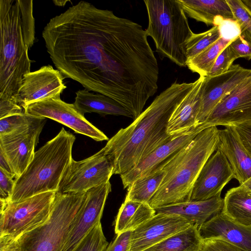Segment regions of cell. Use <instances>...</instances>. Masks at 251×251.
I'll return each mask as SVG.
<instances>
[{"instance_id": "cell-1", "label": "cell", "mask_w": 251, "mask_h": 251, "mask_svg": "<svg viewBox=\"0 0 251 251\" xmlns=\"http://www.w3.org/2000/svg\"><path fill=\"white\" fill-rule=\"evenodd\" d=\"M42 37L64 78L108 96L135 120L158 89L159 67L146 30L80 1L51 18Z\"/></svg>"}, {"instance_id": "cell-2", "label": "cell", "mask_w": 251, "mask_h": 251, "mask_svg": "<svg viewBox=\"0 0 251 251\" xmlns=\"http://www.w3.org/2000/svg\"><path fill=\"white\" fill-rule=\"evenodd\" d=\"M195 84L196 81L174 82L157 96L130 125L121 128L108 140L102 149L113 166V175L121 176L129 172L176 136L168 133L169 120Z\"/></svg>"}, {"instance_id": "cell-3", "label": "cell", "mask_w": 251, "mask_h": 251, "mask_svg": "<svg viewBox=\"0 0 251 251\" xmlns=\"http://www.w3.org/2000/svg\"><path fill=\"white\" fill-rule=\"evenodd\" d=\"M219 141L217 126H209L164 161L165 175L149 202L150 206L156 209L190 201L197 179Z\"/></svg>"}, {"instance_id": "cell-4", "label": "cell", "mask_w": 251, "mask_h": 251, "mask_svg": "<svg viewBox=\"0 0 251 251\" xmlns=\"http://www.w3.org/2000/svg\"><path fill=\"white\" fill-rule=\"evenodd\" d=\"M75 136L62 127L53 138L35 151L22 174L15 179L10 202H19L35 195L57 192L71 163Z\"/></svg>"}, {"instance_id": "cell-5", "label": "cell", "mask_w": 251, "mask_h": 251, "mask_svg": "<svg viewBox=\"0 0 251 251\" xmlns=\"http://www.w3.org/2000/svg\"><path fill=\"white\" fill-rule=\"evenodd\" d=\"M0 100H15L31 65L18 0H0Z\"/></svg>"}, {"instance_id": "cell-6", "label": "cell", "mask_w": 251, "mask_h": 251, "mask_svg": "<svg viewBox=\"0 0 251 251\" xmlns=\"http://www.w3.org/2000/svg\"><path fill=\"white\" fill-rule=\"evenodd\" d=\"M148 16V36L160 58L186 66V44L193 35L186 14L177 0H144Z\"/></svg>"}, {"instance_id": "cell-7", "label": "cell", "mask_w": 251, "mask_h": 251, "mask_svg": "<svg viewBox=\"0 0 251 251\" xmlns=\"http://www.w3.org/2000/svg\"><path fill=\"white\" fill-rule=\"evenodd\" d=\"M85 195L86 192H56L49 220L18 238L20 251H62L70 226Z\"/></svg>"}, {"instance_id": "cell-8", "label": "cell", "mask_w": 251, "mask_h": 251, "mask_svg": "<svg viewBox=\"0 0 251 251\" xmlns=\"http://www.w3.org/2000/svg\"><path fill=\"white\" fill-rule=\"evenodd\" d=\"M56 192L41 193L0 206V237L18 239L50 218Z\"/></svg>"}, {"instance_id": "cell-9", "label": "cell", "mask_w": 251, "mask_h": 251, "mask_svg": "<svg viewBox=\"0 0 251 251\" xmlns=\"http://www.w3.org/2000/svg\"><path fill=\"white\" fill-rule=\"evenodd\" d=\"M113 166L103 149L80 161L73 159L60 182L59 193H77L109 181Z\"/></svg>"}, {"instance_id": "cell-10", "label": "cell", "mask_w": 251, "mask_h": 251, "mask_svg": "<svg viewBox=\"0 0 251 251\" xmlns=\"http://www.w3.org/2000/svg\"><path fill=\"white\" fill-rule=\"evenodd\" d=\"M24 110L26 114L55 121L75 132L88 136L96 141L109 139L104 133L86 120L74 103L63 101L60 96L30 104Z\"/></svg>"}, {"instance_id": "cell-11", "label": "cell", "mask_w": 251, "mask_h": 251, "mask_svg": "<svg viewBox=\"0 0 251 251\" xmlns=\"http://www.w3.org/2000/svg\"><path fill=\"white\" fill-rule=\"evenodd\" d=\"M111 191L110 181L86 192L85 199L72 223L62 251H73L102 217L106 199Z\"/></svg>"}, {"instance_id": "cell-12", "label": "cell", "mask_w": 251, "mask_h": 251, "mask_svg": "<svg viewBox=\"0 0 251 251\" xmlns=\"http://www.w3.org/2000/svg\"><path fill=\"white\" fill-rule=\"evenodd\" d=\"M46 122V118L41 117L28 127L0 136V150L8 159L16 178L22 174L32 161Z\"/></svg>"}, {"instance_id": "cell-13", "label": "cell", "mask_w": 251, "mask_h": 251, "mask_svg": "<svg viewBox=\"0 0 251 251\" xmlns=\"http://www.w3.org/2000/svg\"><path fill=\"white\" fill-rule=\"evenodd\" d=\"M63 79L61 72L52 66H42L24 75L15 99L24 109L30 104L60 96L66 88Z\"/></svg>"}, {"instance_id": "cell-14", "label": "cell", "mask_w": 251, "mask_h": 251, "mask_svg": "<svg viewBox=\"0 0 251 251\" xmlns=\"http://www.w3.org/2000/svg\"><path fill=\"white\" fill-rule=\"evenodd\" d=\"M251 121V74L225 96L201 125L231 126Z\"/></svg>"}, {"instance_id": "cell-15", "label": "cell", "mask_w": 251, "mask_h": 251, "mask_svg": "<svg viewBox=\"0 0 251 251\" xmlns=\"http://www.w3.org/2000/svg\"><path fill=\"white\" fill-rule=\"evenodd\" d=\"M251 74V69L235 64L224 74L205 77L202 86L201 107L197 118V126L204 123L223 99Z\"/></svg>"}, {"instance_id": "cell-16", "label": "cell", "mask_w": 251, "mask_h": 251, "mask_svg": "<svg viewBox=\"0 0 251 251\" xmlns=\"http://www.w3.org/2000/svg\"><path fill=\"white\" fill-rule=\"evenodd\" d=\"M191 225L179 216L156 214L131 231L129 251H144Z\"/></svg>"}, {"instance_id": "cell-17", "label": "cell", "mask_w": 251, "mask_h": 251, "mask_svg": "<svg viewBox=\"0 0 251 251\" xmlns=\"http://www.w3.org/2000/svg\"><path fill=\"white\" fill-rule=\"evenodd\" d=\"M234 175L223 152L218 148L202 167L194 186L191 201L206 200L221 194Z\"/></svg>"}, {"instance_id": "cell-18", "label": "cell", "mask_w": 251, "mask_h": 251, "mask_svg": "<svg viewBox=\"0 0 251 251\" xmlns=\"http://www.w3.org/2000/svg\"><path fill=\"white\" fill-rule=\"evenodd\" d=\"M205 128L203 126L200 125L176 136L157 148L129 172L120 176L124 188H128L136 179L151 174L162 162L189 143Z\"/></svg>"}, {"instance_id": "cell-19", "label": "cell", "mask_w": 251, "mask_h": 251, "mask_svg": "<svg viewBox=\"0 0 251 251\" xmlns=\"http://www.w3.org/2000/svg\"><path fill=\"white\" fill-rule=\"evenodd\" d=\"M199 230L202 239L218 238L243 251H251V227L232 221L222 212L205 222Z\"/></svg>"}, {"instance_id": "cell-20", "label": "cell", "mask_w": 251, "mask_h": 251, "mask_svg": "<svg viewBox=\"0 0 251 251\" xmlns=\"http://www.w3.org/2000/svg\"><path fill=\"white\" fill-rule=\"evenodd\" d=\"M219 129L217 148L225 154L233 172L234 178L240 185L251 178V155L244 147L236 134L229 126Z\"/></svg>"}, {"instance_id": "cell-21", "label": "cell", "mask_w": 251, "mask_h": 251, "mask_svg": "<svg viewBox=\"0 0 251 251\" xmlns=\"http://www.w3.org/2000/svg\"><path fill=\"white\" fill-rule=\"evenodd\" d=\"M205 77L200 76L192 91L178 105L172 113L167 126L168 133L175 136L197 127V118L200 111L202 86Z\"/></svg>"}, {"instance_id": "cell-22", "label": "cell", "mask_w": 251, "mask_h": 251, "mask_svg": "<svg viewBox=\"0 0 251 251\" xmlns=\"http://www.w3.org/2000/svg\"><path fill=\"white\" fill-rule=\"evenodd\" d=\"M224 199L221 194L210 199L199 201H189L162 206L154 209L156 214L161 213L181 217L191 225L199 228L212 215L221 212Z\"/></svg>"}, {"instance_id": "cell-23", "label": "cell", "mask_w": 251, "mask_h": 251, "mask_svg": "<svg viewBox=\"0 0 251 251\" xmlns=\"http://www.w3.org/2000/svg\"><path fill=\"white\" fill-rule=\"evenodd\" d=\"M74 104L83 115L94 112L101 116H123L132 119L131 114L113 99L101 94L91 93L86 89L76 92Z\"/></svg>"}, {"instance_id": "cell-24", "label": "cell", "mask_w": 251, "mask_h": 251, "mask_svg": "<svg viewBox=\"0 0 251 251\" xmlns=\"http://www.w3.org/2000/svg\"><path fill=\"white\" fill-rule=\"evenodd\" d=\"M221 212L232 221L251 227V189L244 185L230 189L225 195Z\"/></svg>"}, {"instance_id": "cell-25", "label": "cell", "mask_w": 251, "mask_h": 251, "mask_svg": "<svg viewBox=\"0 0 251 251\" xmlns=\"http://www.w3.org/2000/svg\"><path fill=\"white\" fill-rule=\"evenodd\" d=\"M185 13L197 21L213 25L217 16L233 18L226 0H177Z\"/></svg>"}, {"instance_id": "cell-26", "label": "cell", "mask_w": 251, "mask_h": 251, "mask_svg": "<svg viewBox=\"0 0 251 251\" xmlns=\"http://www.w3.org/2000/svg\"><path fill=\"white\" fill-rule=\"evenodd\" d=\"M155 214V210L149 203L125 200L115 220V233L132 231Z\"/></svg>"}, {"instance_id": "cell-27", "label": "cell", "mask_w": 251, "mask_h": 251, "mask_svg": "<svg viewBox=\"0 0 251 251\" xmlns=\"http://www.w3.org/2000/svg\"><path fill=\"white\" fill-rule=\"evenodd\" d=\"M202 240L198 227L192 225L144 251H199Z\"/></svg>"}, {"instance_id": "cell-28", "label": "cell", "mask_w": 251, "mask_h": 251, "mask_svg": "<svg viewBox=\"0 0 251 251\" xmlns=\"http://www.w3.org/2000/svg\"><path fill=\"white\" fill-rule=\"evenodd\" d=\"M165 175L162 162L153 172L133 181L128 187L125 200L149 203Z\"/></svg>"}, {"instance_id": "cell-29", "label": "cell", "mask_w": 251, "mask_h": 251, "mask_svg": "<svg viewBox=\"0 0 251 251\" xmlns=\"http://www.w3.org/2000/svg\"><path fill=\"white\" fill-rule=\"evenodd\" d=\"M232 41L220 38L201 53L189 60L186 66L200 76H207L217 57L222 50Z\"/></svg>"}, {"instance_id": "cell-30", "label": "cell", "mask_w": 251, "mask_h": 251, "mask_svg": "<svg viewBox=\"0 0 251 251\" xmlns=\"http://www.w3.org/2000/svg\"><path fill=\"white\" fill-rule=\"evenodd\" d=\"M221 38L219 29L213 26L201 33H193L186 44L187 61L201 53Z\"/></svg>"}, {"instance_id": "cell-31", "label": "cell", "mask_w": 251, "mask_h": 251, "mask_svg": "<svg viewBox=\"0 0 251 251\" xmlns=\"http://www.w3.org/2000/svg\"><path fill=\"white\" fill-rule=\"evenodd\" d=\"M21 25L25 41L28 49L35 40V21L33 15V1L18 0Z\"/></svg>"}, {"instance_id": "cell-32", "label": "cell", "mask_w": 251, "mask_h": 251, "mask_svg": "<svg viewBox=\"0 0 251 251\" xmlns=\"http://www.w3.org/2000/svg\"><path fill=\"white\" fill-rule=\"evenodd\" d=\"M108 244L100 223L82 239L73 251H104Z\"/></svg>"}, {"instance_id": "cell-33", "label": "cell", "mask_w": 251, "mask_h": 251, "mask_svg": "<svg viewBox=\"0 0 251 251\" xmlns=\"http://www.w3.org/2000/svg\"><path fill=\"white\" fill-rule=\"evenodd\" d=\"M41 117L24 112L0 119V136L10 134L28 127L39 121Z\"/></svg>"}, {"instance_id": "cell-34", "label": "cell", "mask_w": 251, "mask_h": 251, "mask_svg": "<svg viewBox=\"0 0 251 251\" xmlns=\"http://www.w3.org/2000/svg\"><path fill=\"white\" fill-rule=\"evenodd\" d=\"M232 12L233 18L239 23L241 35L251 41V11L241 0H226Z\"/></svg>"}, {"instance_id": "cell-35", "label": "cell", "mask_w": 251, "mask_h": 251, "mask_svg": "<svg viewBox=\"0 0 251 251\" xmlns=\"http://www.w3.org/2000/svg\"><path fill=\"white\" fill-rule=\"evenodd\" d=\"M213 25L217 26L221 38L226 40L232 41L241 34L240 26L234 18L217 16Z\"/></svg>"}, {"instance_id": "cell-36", "label": "cell", "mask_w": 251, "mask_h": 251, "mask_svg": "<svg viewBox=\"0 0 251 251\" xmlns=\"http://www.w3.org/2000/svg\"><path fill=\"white\" fill-rule=\"evenodd\" d=\"M238 58L229 46L225 47L217 57L207 76H214L227 72Z\"/></svg>"}, {"instance_id": "cell-37", "label": "cell", "mask_w": 251, "mask_h": 251, "mask_svg": "<svg viewBox=\"0 0 251 251\" xmlns=\"http://www.w3.org/2000/svg\"><path fill=\"white\" fill-rule=\"evenodd\" d=\"M199 251H243L237 247L220 239H202Z\"/></svg>"}, {"instance_id": "cell-38", "label": "cell", "mask_w": 251, "mask_h": 251, "mask_svg": "<svg viewBox=\"0 0 251 251\" xmlns=\"http://www.w3.org/2000/svg\"><path fill=\"white\" fill-rule=\"evenodd\" d=\"M15 178L0 169V201L9 202L13 192Z\"/></svg>"}, {"instance_id": "cell-39", "label": "cell", "mask_w": 251, "mask_h": 251, "mask_svg": "<svg viewBox=\"0 0 251 251\" xmlns=\"http://www.w3.org/2000/svg\"><path fill=\"white\" fill-rule=\"evenodd\" d=\"M229 126L234 130L244 147L251 155V121Z\"/></svg>"}, {"instance_id": "cell-40", "label": "cell", "mask_w": 251, "mask_h": 251, "mask_svg": "<svg viewBox=\"0 0 251 251\" xmlns=\"http://www.w3.org/2000/svg\"><path fill=\"white\" fill-rule=\"evenodd\" d=\"M229 46L237 58L251 59V41L241 35L232 41Z\"/></svg>"}, {"instance_id": "cell-41", "label": "cell", "mask_w": 251, "mask_h": 251, "mask_svg": "<svg viewBox=\"0 0 251 251\" xmlns=\"http://www.w3.org/2000/svg\"><path fill=\"white\" fill-rule=\"evenodd\" d=\"M131 231L117 234L104 251H129Z\"/></svg>"}, {"instance_id": "cell-42", "label": "cell", "mask_w": 251, "mask_h": 251, "mask_svg": "<svg viewBox=\"0 0 251 251\" xmlns=\"http://www.w3.org/2000/svg\"><path fill=\"white\" fill-rule=\"evenodd\" d=\"M25 112L15 100H0V119Z\"/></svg>"}, {"instance_id": "cell-43", "label": "cell", "mask_w": 251, "mask_h": 251, "mask_svg": "<svg viewBox=\"0 0 251 251\" xmlns=\"http://www.w3.org/2000/svg\"><path fill=\"white\" fill-rule=\"evenodd\" d=\"M0 251H20L18 239L0 237Z\"/></svg>"}, {"instance_id": "cell-44", "label": "cell", "mask_w": 251, "mask_h": 251, "mask_svg": "<svg viewBox=\"0 0 251 251\" xmlns=\"http://www.w3.org/2000/svg\"><path fill=\"white\" fill-rule=\"evenodd\" d=\"M0 169L16 179L15 175L11 169L8 159L1 150H0Z\"/></svg>"}, {"instance_id": "cell-45", "label": "cell", "mask_w": 251, "mask_h": 251, "mask_svg": "<svg viewBox=\"0 0 251 251\" xmlns=\"http://www.w3.org/2000/svg\"><path fill=\"white\" fill-rule=\"evenodd\" d=\"M67 1L68 0H53V2L54 3V4L57 6H64L66 4Z\"/></svg>"}, {"instance_id": "cell-46", "label": "cell", "mask_w": 251, "mask_h": 251, "mask_svg": "<svg viewBox=\"0 0 251 251\" xmlns=\"http://www.w3.org/2000/svg\"><path fill=\"white\" fill-rule=\"evenodd\" d=\"M243 4L251 11V0H241Z\"/></svg>"}, {"instance_id": "cell-47", "label": "cell", "mask_w": 251, "mask_h": 251, "mask_svg": "<svg viewBox=\"0 0 251 251\" xmlns=\"http://www.w3.org/2000/svg\"><path fill=\"white\" fill-rule=\"evenodd\" d=\"M242 185H244L247 187H249V188L251 189V178Z\"/></svg>"}]
</instances>
